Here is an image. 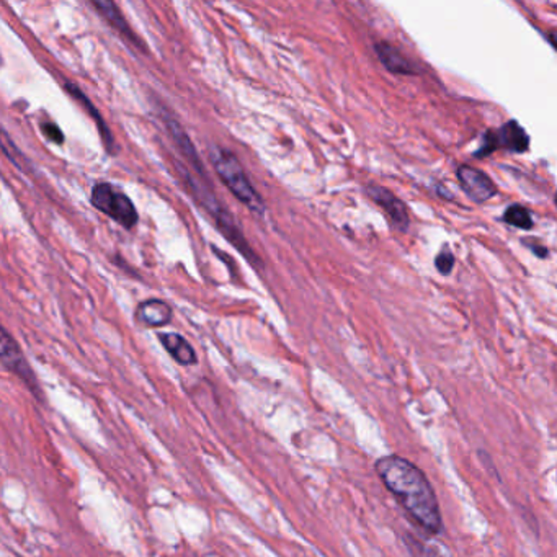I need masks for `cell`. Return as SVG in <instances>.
<instances>
[{
	"label": "cell",
	"instance_id": "6da1fadb",
	"mask_svg": "<svg viewBox=\"0 0 557 557\" xmlns=\"http://www.w3.org/2000/svg\"><path fill=\"white\" fill-rule=\"evenodd\" d=\"M375 469L384 487L419 528L430 535L441 533L443 518L439 497L421 467L399 455H389L378 459Z\"/></svg>",
	"mask_w": 557,
	"mask_h": 557
},
{
	"label": "cell",
	"instance_id": "7a4b0ae2",
	"mask_svg": "<svg viewBox=\"0 0 557 557\" xmlns=\"http://www.w3.org/2000/svg\"><path fill=\"white\" fill-rule=\"evenodd\" d=\"M210 159L216 174L222 180V183L228 187L231 193L240 203H244L252 213L264 214L265 213V203L256 188L252 187V183L248 180L246 170L239 162L238 157L234 156L232 152H229L228 149L214 146L211 147Z\"/></svg>",
	"mask_w": 557,
	"mask_h": 557
},
{
	"label": "cell",
	"instance_id": "3957f363",
	"mask_svg": "<svg viewBox=\"0 0 557 557\" xmlns=\"http://www.w3.org/2000/svg\"><path fill=\"white\" fill-rule=\"evenodd\" d=\"M183 175H185V180L188 183L195 198L205 210L208 211V214L214 220L216 226L224 234V238L228 239L229 242L236 247L252 265H262L260 258L254 254L252 247L248 246V242L244 238V234L240 232V229L238 228L236 221L229 214V211L221 205L220 200L214 196V193L211 192L208 183L196 180L193 175L187 174V172H183Z\"/></svg>",
	"mask_w": 557,
	"mask_h": 557
},
{
	"label": "cell",
	"instance_id": "277c9868",
	"mask_svg": "<svg viewBox=\"0 0 557 557\" xmlns=\"http://www.w3.org/2000/svg\"><path fill=\"white\" fill-rule=\"evenodd\" d=\"M91 201L97 210L110 216L111 220L117 221L123 228L131 229L136 226L139 214L135 203L125 193L117 190L111 183H97L91 190Z\"/></svg>",
	"mask_w": 557,
	"mask_h": 557
},
{
	"label": "cell",
	"instance_id": "5b68a950",
	"mask_svg": "<svg viewBox=\"0 0 557 557\" xmlns=\"http://www.w3.org/2000/svg\"><path fill=\"white\" fill-rule=\"evenodd\" d=\"M530 147V136L518 121L510 119L499 129H489L483 136V146L475 152L477 159L492 154L499 149H507L512 152H527Z\"/></svg>",
	"mask_w": 557,
	"mask_h": 557
},
{
	"label": "cell",
	"instance_id": "8992f818",
	"mask_svg": "<svg viewBox=\"0 0 557 557\" xmlns=\"http://www.w3.org/2000/svg\"><path fill=\"white\" fill-rule=\"evenodd\" d=\"M0 361L38 394L37 378L28 365L27 358L23 355L19 344L15 342V338L12 337L2 326H0Z\"/></svg>",
	"mask_w": 557,
	"mask_h": 557
},
{
	"label": "cell",
	"instance_id": "52a82bcc",
	"mask_svg": "<svg viewBox=\"0 0 557 557\" xmlns=\"http://www.w3.org/2000/svg\"><path fill=\"white\" fill-rule=\"evenodd\" d=\"M366 195L375 201L376 205H379L383 208L384 213L387 214V218L393 222V226L399 231H407L411 224L409 218V211L404 201L399 200L393 192H389L387 188L370 183L366 187Z\"/></svg>",
	"mask_w": 557,
	"mask_h": 557
},
{
	"label": "cell",
	"instance_id": "ba28073f",
	"mask_svg": "<svg viewBox=\"0 0 557 557\" xmlns=\"http://www.w3.org/2000/svg\"><path fill=\"white\" fill-rule=\"evenodd\" d=\"M457 180L467 196L475 203H485L497 195V187L492 178L471 165H461L457 169Z\"/></svg>",
	"mask_w": 557,
	"mask_h": 557
},
{
	"label": "cell",
	"instance_id": "9c48e42d",
	"mask_svg": "<svg viewBox=\"0 0 557 557\" xmlns=\"http://www.w3.org/2000/svg\"><path fill=\"white\" fill-rule=\"evenodd\" d=\"M136 320L149 329L164 327L172 320V308L162 300H147L137 306Z\"/></svg>",
	"mask_w": 557,
	"mask_h": 557
},
{
	"label": "cell",
	"instance_id": "30bf717a",
	"mask_svg": "<svg viewBox=\"0 0 557 557\" xmlns=\"http://www.w3.org/2000/svg\"><path fill=\"white\" fill-rule=\"evenodd\" d=\"M159 340L164 345L165 350L170 353V357L174 358L177 363L183 366L196 365L198 357L195 353L190 342L187 338L182 337L180 334L175 332H165L159 334Z\"/></svg>",
	"mask_w": 557,
	"mask_h": 557
},
{
	"label": "cell",
	"instance_id": "8fae6325",
	"mask_svg": "<svg viewBox=\"0 0 557 557\" xmlns=\"http://www.w3.org/2000/svg\"><path fill=\"white\" fill-rule=\"evenodd\" d=\"M375 49L379 61L383 63L384 67L389 73L401 74V75H412V74L417 73L411 61L393 45L379 41V43H376Z\"/></svg>",
	"mask_w": 557,
	"mask_h": 557
},
{
	"label": "cell",
	"instance_id": "7c38bea8",
	"mask_svg": "<svg viewBox=\"0 0 557 557\" xmlns=\"http://www.w3.org/2000/svg\"><path fill=\"white\" fill-rule=\"evenodd\" d=\"M91 5L99 10V13H100L101 17L107 20V22L110 23L111 28H115L121 37H125L126 39H129V41H133L135 45L143 48V45H141V43L137 41V38L135 37V33L131 31V28L128 27V22L123 17L121 10H119L113 2H110V0H93Z\"/></svg>",
	"mask_w": 557,
	"mask_h": 557
},
{
	"label": "cell",
	"instance_id": "4fadbf2b",
	"mask_svg": "<svg viewBox=\"0 0 557 557\" xmlns=\"http://www.w3.org/2000/svg\"><path fill=\"white\" fill-rule=\"evenodd\" d=\"M65 91H69L71 95H73L75 100L79 101V103H83V109L89 111V115H91V118H95L97 121V126H99V131H100L101 139H103V143H105V147L115 154V151H113V144H115V141H113V136H111L110 128L107 126V123L101 119L100 113L97 111V109L91 105V101L83 95V91L77 87V85H74V83H65Z\"/></svg>",
	"mask_w": 557,
	"mask_h": 557
},
{
	"label": "cell",
	"instance_id": "5bb4252c",
	"mask_svg": "<svg viewBox=\"0 0 557 557\" xmlns=\"http://www.w3.org/2000/svg\"><path fill=\"white\" fill-rule=\"evenodd\" d=\"M502 220L505 221L509 226L523 229V231H530V229L535 226L530 211L527 210L525 206H521V205H512V206H509V210L503 213Z\"/></svg>",
	"mask_w": 557,
	"mask_h": 557
},
{
	"label": "cell",
	"instance_id": "9a60e30c",
	"mask_svg": "<svg viewBox=\"0 0 557 557\" xmlns=\"http://www.w3.org/2000/svg\"><path fill=\"white\" fill-rule=\"evenodd\" d=\"M0 149L4 151V154L9 157L13 164L17 165L22 170L28 172L27 169L30 167V164H28L27 159L20 152L19 147L12 143V139H10L9 135L4 129H0Z\"/></svg>",
	"mask_w": 557,
	"mask_h": 557
},
{
	"label": "cell",
	"instance_id": "2e32d148",
	"mask_svg": "<svg viewBox=\"0 0 557 557\" xmlns=\"http://www.w3.org/2000/svg\"><path fill=\"white\" fill-rule=\"evenodd\" d=\"M455 266V256L451 254V250L445 247L439 256L435 257V268L441 274H449Z\"/></svg>",
	"mask_w": 557,
	"mask_h": 557
},
{
	"label": "cell",
	"instance_id": "e0dca14e",
	"mask_svg": "<svg viewBox=\"0 0 557 557\" xmlns=\"http://www.w3.org/2000/svg\"><path fill=\"white\" fill-rule=\"evenodd\" d=\"M41 129H43V135L49 141H53L56 144H63L65 143V135H63V131L55 123H43Z\"/></svg>",
	"mask_w": 557,
	"mask_h": 557
},
{
	"label": "cell",
	"instance_id": "ac0fdd59",
	"mask_svg": "<svg viewBox=\"0 0 557 557\" xmlns=\"http://www.w3.org/2000/svg\"><path fill=\"white\" fill-rule=\"evenodd\" d=\"M407 548L411 549L412 557H439V554H435L431 549L419 544V541L415 538L407 541Z\"/></svg>",
	"mask_w": 557,
	"mask_h": 557
},
{
	"label": "cell",
	"instance_id": "d6986e66",
	"mask_svg": "<svg viewBox=\"0 0 557 557\" xmlns=\"http://www.w3.org/2000/svg\"><path fill=\"white\" fill-rule=\"evenodd\" d=\"M531 250L539 257V258H544V257H548V250H546V247H536L530 246Z\"/></svg>",
	"mask_w": 557,
	"mask_h": 557
}]
</instances>
